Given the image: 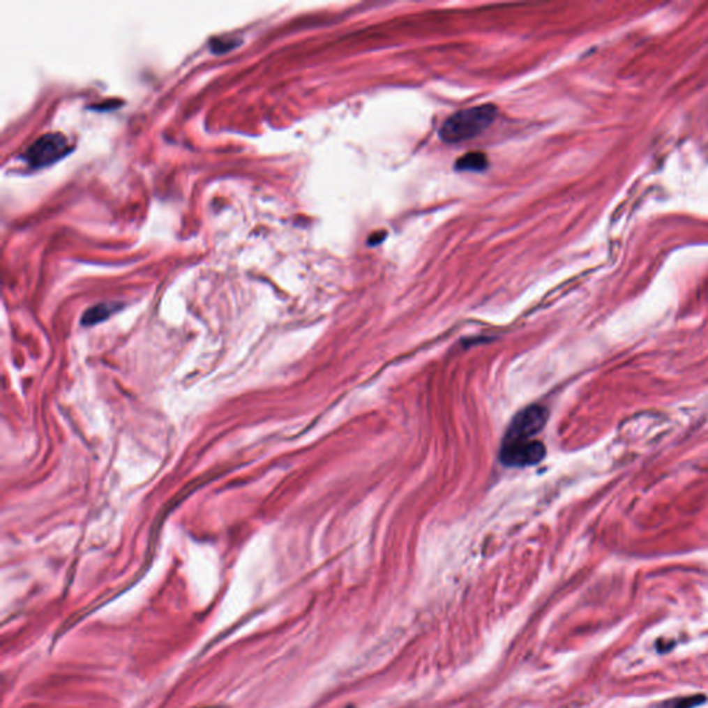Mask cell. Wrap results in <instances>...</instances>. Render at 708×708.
I'll list each match as a JSON object with an SVG mask.
<instances>
[{
	"mask_svg": "<svg viewBox=\"0 0 708 708\" xmlns=\"http://www.w3.org/2000/svg\"><path fill=\"white\" fill-rule=\"evenodd\" d=\"M703 703H706V696L695 695V696H686V698H678V699L668 700L663 705V708H695Z\"/></svg>",
	"mask_w": 708,
	"mask_h": 708,
	"instance_id": "obj_8",
	"label": "cell"
},
{
	"mask_svg": "<svg viewBox=\"0 0 708 708\" xmlns=\"http://www.w3.org/2000/svg\"><path fill=\"white\" fill-rule=\"evenodd\" d=\"M384 238H385V233H384V234H374V236L370 238V241H368V242H370V245H377V243H379Z\"/></svg>",
	"mask_w": 708,
	"mask_h": 708,
	"instance_id": "obj_9",
	"label": "cell"
},
{
	"mask_svg": "<svg viewBox=\"0 0 708 708\" xmlns=\"http://www.w3.org/2000/svg\"><path fill=\"white\" fill-rule=\"evenodd\" d=\"M545 457V447L537 440L502 444L501 461L508 467L536 465Z\"/></svg>",
	"mask_w": 708,
	"mask_h": 708,
	"instance_id": "obj_4",
	"label": "cell"
},
{
	"mask_svg": "<svg viewBox=\"0 0 708 708\" xmlns=\"http://www.w3.org/2000/svg\"><path fill=\"white\" fill-rule=\"evenodd\" d=\"M497 116V107L492 104L476 105L461 110L446 119L439 130L440 140L447 144L462 143L487 130Z\"/></svg>",
	"mask_w": 708,
	"mask_h": 708,
	"instance_id": "obj_1",
	"label": "cell"
},
{
	"mask_svg": "<svg viewBox=\"0 0 708 708\" xmlns=\"http://www.w3.org/2000/svg\"><path fill=\"white\" fill-rule=\"evenodd\" d=\"M118 309H119V306H116L114 303H101V305L93 306L84 312V315L82 317V324L83 325H94L97 322H101Z\"/></svg>",
	"mask_w": 708,
	"mask_h": 708,
	"instance_id": "obj_6",
	"label": "cell"
},
{
	"mask_svg": "<svg viewBox=\"0 0 708 708\" xmlns=\"http://www.w3.org/2000/svg\"><path fill=\"white\" fill-rule=\"evenodd\" d=\"M548 412L541 405H530L520 411L512 419L502 444L533 440V436L538 435L547 423Z\"/></svg>",
	"mask_w": 708,
	"mask_h": 708,
	"instance_id": "obj_2",
	"label": "cell"
},
{
	"mask_svg": "<svg viewBox=\"0 0 708 708\" xmlns=\"http://www.w3.org/2000/svg\"><path fill=\"white\" fill-rule=\"evenodd\" d=\"M241 43V39L236 38V36H230V35H226V36H216L211 40V47H212V52L213 53H227L230 52L232 49L236 47L238 45Z\"/></svg>",
	"mask_w": 708,
	"mask_h": 708,
	"instance_id": "obj_7",
	"label": "cell"
},
{
	"mask_svg": "<svg viewBox=\"0 0 708 708\" xmlns=\"http://www.w3.org/2000/svg\"><path fill=\"white\" fill-rule=\"evenodd\" d=\"M488 167V158L484 153L472 151L460 158L455 162V169L460 172H483Z\"/></svg>",
	"mask_w": 708,
	"mask_h": 708,
	"instance_id": "obj_5",
	"label": "cell"
},
{
	"mask_svg": "<svg viewBox=\"0 0 708 708\" xmlns=\"http://www.w3.org/2000/svg\"><path fill=\"white\" fill-rule=\"evenodd\" d=\"M70 150L68 139L63 133H47L33 142L24 153V159L33 167H42L66 157Z\"/></svg>",
	"mask_w": 708,
	"mask_h": 708,
	"instance_id": "obj_3",
	"label": "cell"
}]
</instances>
